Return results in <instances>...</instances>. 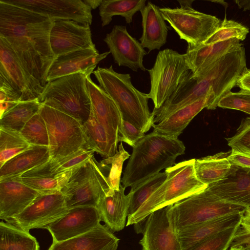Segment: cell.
<instances>
[{
	"label": "cell",
	"instance_id": "obj_1",
	"mask_svg": "<svg viewBox=\"0 0 250 250\" xmlns=\"http://www.w3.org/2000/svg\"><path fill=\"white\" fill-rule=\"evenodd\" d=\"M54 22L48 17L0 0V37L43 89L55 60L50 42Z\"/></svg>",
	"mask_w": 250,
	"mask_h": 250
},
{
	"label": "cell",
	"instance_id": "obj_2",
	"mask_svg": "<svg viewBox=\"0 0 250 250\" xmlns=\"http://www.w3.org/2000/svg\"><path fill=\"white\" fill-rule=\"evenodd\" d=\"M246 68L245 50L242 45L225 55L200 76L192 77L191 73L158 110V114L165 118L211 92L214 95L211 109H215L219 100L235 86L238 78Z\"/></svg>",
	"mask_w": 250,
	"mask_h": 250
},
{
	"label": "cell",
	"instance_id": "obj_3",
	"mask_svg": "<svg viewBox=\"0 0 250 250\" xmlns=\"http://www.w3.org/2000/svg\"><path fill=\"white\" fill-rule=\"evenodd\" d=\"M183 143L178 138L153 131L145 135L133 147L121 180L125 188L131 187L175 165V160L185 153Z\"/></svg>",
	"mask_w": 250,
	"mask_h": 250
},
{
	"label": "cell",
	"instance_id": "obj_4",
	"mask_svg": "<svg viewBox=\"0 0 250 250\" xmlns=\"http://www.w3.org/2000/svg\"><path fill=\"white\" fill-rule=\"evenodd\" d=\"M99 86L110 96L118 108L122 119L133 124L144 133L154 124V115L150 113L147 94L137 89L129 74L116 72L109 67H98L94 71Z\"/></svg>",
	"mask_w": 250,
	"mask_h": 250
},
{
	"label": "cell",
	"instance_id": "obj_5",
	"mask_svg": "<svg viewBox=\"0 0 250 250\" xmlns=\"http://www.w3.org/2000/svg\"><path fill=\"white\" fill-rule=\"evenodd\" d=\"M195 159L175 164L165 169V182L148 198L137 212L127 218L126 226H139L137 233L142 232L146 218L153 211L173 204L205 190L208 186L197 178L194 171Z\"/></svg>",
	"mask_w": 250,
	"mask_h": 250
},
{
	"label": "cell",
	"instance_id": "obj_6",
	"mask_svg": "<svg viewBox=\"0 0 250 250\" xmlns=\"http://www.w3.org/2000/svg\"><path fill=\"white\" fill-rule=\"evenodd\" d=\"M87 77L77 73L49 82L38 100L42 104L65 113L83 125L91 112Z\"/></svg>",
	"mask_w": 250,
	"mask_h": 250
},
{
	"label": "cell",
	"instance_id": "obj_7",
	"mask_svg": "<svg viewBox=\"0 0 250 250\" xmlns=\"http://www.w3.org/2000/svg\"><path fill=\"white\" fill-rule=\"evenodd\" d=\"M169 206L170 216L178 231L223 216L244 212L247 208L216 197L207 188Z\"/></svg>",
	"mask_w": 250,
	"mask_h": 250
},
{
	"label": "cell",
	"instance_id": "obj_8",
	"mask_svg": "<svg viewBox=\"0 0 250 250\" xmlns=\"http://www.w3.org/2000/svg\"><path fill=\"white\" fill-rule=\"evenodd\" d=\"M103 165L94 156L77 168L61 189L67 207L97 208L101 198L111 189Z\"/></svg>",
	"mask_w": 250,
	"mask_h": 250
},
{
	"label": "cell",
	"instance_id": "obj_9",
	"mask_svg": "<svg viewBox=\"0 0 250 250\" xmlns=\"http://www.w3.org/2000/svg\"><path fill=\"white\" fill-rule=\"evenodd\" d=\"M147 71L151 83L147 96L153 103V110L160 108L191 73L185 54L169 48L158 53L153 66Z\"/></svg>",
	"mask_w": 250,
	"mask_h": 250
},
{
	"label": "cell",
	"instance_id": "obj_10",
	"mask_svg": "<svg viewBox=\"0 0 250 250\" xmlns=\"http://www.w3.org/2000/svg\"><path fill=\"white\" fill-rule=\"evenodd\" d=\"M40 112L48 130L50 158L67 156L85 148L82 124L78 120L42 104Z\"/></svg>",
	"mask_w": 250,
	"mask_h": 250
},
{
	"label": "cell",
	"instance_id": "obj_11",
	"mask_svg": "<svg viewBox=\"0 0 250 250\" xmlns=\"http://www.w3.org/2000/svg\"><path fill=\"white\" fill-rule=\"evenodd\" d=\"M165 20L188 43V49L202 44L218 28L221 21L216 17L195 10L192 7L160 8Z\"/></svg>",
	"mask_w": 250,
	"mask_h": 250
},
{
	"label": "cell",
	"instance_id": "obj_12",
	"mask_svg": "<svg viewBox=\"0 0 250 250\" xmlns=\"http://www.w3.org/2000/svg\"><path fill=\"white\" fill-rule=\"evenodd\" d=\"M68 209L61 191L40 192L21 213L5 221L29 231L32 229H44Z\"/></svg>",
	"mask_w": 250,
	"mask_h": 250
},
{
	"label": "cell",
	"instance_id": "obj_13",
	"mask_svg": "<svg viewBox=\"0 0 250 250\" xmlns=\"http://www.w3.org/2000/svg\"><path fill=\"white\" fill-rule=\"evenodd\" d=\"M0 86L13 90L21 101L38 99L43 90L24 68L9 45L0 37Z\"/></svg>",
	"mask_w": 250,
	"mask_h": 250
},
{
	"label": "cell",
	"instance_id": "obj_14",
	"mask_svg": "<svg viewBox=\"0 0 250 250\" xmlns=\"http://www.w3.org/2000/svg\"><path fill=\"white\" fill-rule=\"evenodd\" d=\"M48 17L54 21H73L90 25L91 9L83 0H1Z\"/></svg>",
	"mask_w": 250,
	"mask_h": 250
},
{
	"label": "cell",
	"instance_id": "obj_15",
	"mask_svg": "<svg viewBox=\"0 0 250 250\" xmlns=\"http://www.w3.org/2000/svg\"><path fill=\"white\" fill-rule=\"evenodd\" d=\"M169 208L157 209L146 218L139 242L143 250H183Z\"/></svg>",
	"mask_w": 250,
	"mask_h": 250
},
{
	"label": "cell",
	"instance_id": "obj_16",
	"mask_svg": "<svg viewBox=\"0 0 250 250\" xmlns=\"http://www.w3.org/2000/svg\"><path fill=\"white\" fill-rule=\"evenodd\" d=\"M50 42L55 59L74 52L96 48L90 25L73 21H54L50 32Z\"/></svg>",
	"mask_w": 250,
	"mask_h": 250
},
{
	"label": "cell",
	"instance_id": "obj_17",
	"mask_svg": "<svg viewBox=\"0 0 250 250\" xmlns=\"http://www.w3.org/2000/svg\"><path fill=\"white\" fill-rule=\"evenodd\" d=\"M98 208L83 206L69 208L67 212L45 227L53 242H61L84 234L100 224Z\"/></svg>",
	"mask_w": 250,
	"mask_h": 250
},
{
	"label": "cell",
	"instance_id": "obj_18",
	"mask_svg": "<svg viewBox=\"0 0 250 250\" xmlns=\"http://www.w3.org/2000/svg\"><path fill=\"white\" fill-rule=\"evenodd\" d=\"M104 41L119 66L127 67L133 71L146 70L143 59L147 53L141 43L128 33L125 26L114 25Z\"/></svg>",
	"mask_w": 250,
	"mask_h": 250
},
{
	"label": "cell",
	"instance_id": "obj_19",
	"mask_svg": "<svg viewBox=\"0 0 250 250\" xmlns=\"http://www.w3.org/2000/svg\"><path fill=\"white\" fill-rule=\"evenodd\" d=\"M207 189L222 200L249 208L250 168L231 164L228 174L222 180L208 185Z\"/></svg>",
	"mask_w": 250,
	"mask_h": 250
},
{
	"label": "cell",
	"instance_id": "obj_20",
	"mask_svg": "<svg viewBox=\"0 0 250 250\" xmlns=\"http://www.w3.org/2000/svg\"><path fill=\"white\" fill-rule=\"evenodd\" d=\"M110 52L99 53L96 48L74 52L54 61L48 72L47 83L64 76L82 73L86 76L93 73L97 64Z\"/></svg>",
	"mask_w": 250,
	"mask_h": 250
},
{
	"label": "cell",
	"instance_id": "obj_21",
	"mask_svg": "<svg viewBox=\"0 0 250 250\" xmlns=\"http://www.w3.org/2000/svg\"><path fill=\"white\" fill-rule=\"evenodd\" d=\"M91 103V111L96 120L106 130L113 142L118 145V135L122 123L121 114L113 100L98 85L86 78Z\"/></svg>",
	"mask_w": 250,
	"mask_h": 250
},
{
	"label": "cell",
	"instance_id": "obj_22",
	"mask_svg": "<svg viewBox=\"0 0 250 250\" xmlns=\"http://www.w3.org/2000/svg\"><path fill=\"white\" fill-rule=\"evenodd\" d=\"M40 192L24 184L20 177L0 180V219L6 220L20 214Z\"/></svg>",
	"mask_w": 250,
	"mask_h": 250
},
{
	"label": "cell",
	"instance_id": "obj_23",
	"mask_svg": "<svg viewBox=\"0 0 250 250\" xmlns=\"http://www.w3.org/2000/svg\"><path fill=\"white\" fill-rule=\"evenodd\" d=\"M119 239L101 224L91 230L61 242H53L48 250H117Z\"/></svg>",
	"mask_w": 250,
	"mask_h": 250
},
{
	"label": "cell",
	"instance_id": "obj_24",
	"mask_svg": "<svg viewBox=\"0 0 250 250\" xmlns=\"http://www.w3.org/2000/svg\"><path fill=\"white\" fill-rule=\"evenodd\" d=\"M237 39L216 43L201 44L187 50L185 54L192 77H198L204 73L214 63L228 53L243 45Z\"/></svg>",
	"mask_w": 250,
	"mask_h": 250
},
{
	"label": "cell",
	"instance_id": "obj_25",
	"mask_svg": "<svg viewBox=\"0 0 250 250\" xmlns=\"http://www.w3.org/2000/svg\"><path fill=\"white\" fill-rule=\"evenodd\" d=\"M125 189L121 184L117 189H110L97 207L101 221L112 232L119 231L125 227L130 200V195L125 193Z\"/></svg>",
	"mask_w": 250,
	"mask_h": 250
},
{
	"label": "cell",
	"instance_id": "obj_26",
	"mask_svg": "<svg viewBox=\"0 0 250 250\" xmlns=\"http://www.w3.org/2000/svg\"><path fill=\"white\" fill-rule=\"evenodd\" d=\"M214 95L210 93L202 98L172 112L157 124L153 131L161 135L178 138L193 118L204 108L211 109Z\"/></svg>",
	"mask_w": 250,
	"mask_h": 250
},
{
	"label": "cell",
	"instance_id": "obj_27",
	"mask_svg": "<svg viewBox=\"0 0 250 250\" xmlns=\"http://www.w3.org/2000/svg\"><path fill=\"white\" fill-rule=\"evenodd\" d=\"M140 12L143 27L140 43L149 52L160 49L167 42L168 29L160 8L148 1Z\"/></svg>",
	"mask_w": 250,
	"mask_h": 250
},
{
	"label": "cell",
	"instance_id": "obj_28",
	"mask_svg": "<svg viewBox=\"0 0 250 250\" xmlns=\"http://www.w3.org/2000/svg\"><path fill=\"white\" fill-rule=\"evenodd\" d=\"M244 212L227 215L178 231L183 250L223 230L240 225Z\"/></svg>",
	"mask_w": 250,
	"mask_h": 250
},
{
	"label": "cell",
	"instance_id": "obj_29",
	"mask_svg": "<svg viewBox=\"0 0 250 250\" xmlns=\"http://www.w3.org/2000/svg\"><path fill=\"white\" fill-rule=\"evenodd\" d=\"M95 152L85 148L70 155L50 158L46 162L27 171L21 177H56L73 171L94 156Z\"/></svg>",
	"mask_w": 250,
	"mask_h": 250
},
{
	"label": "cell",
	"instance_id": "obj_30",
	"mask_svg": "<svg viewBox=\"0 0 250 250\" xmlns=\"http://www.w3.org/2000/svg\"><path fill=\"white\" fill-rule=\"evenodd\" d=\"M49 159L48 146H32L9 159L0 167V180L20 177Z\"/></svg>",
	"mask_w": 250,
	"mask_h": 250
},
{
	"label": "cell",
	"instance_id": "obj_31",
	"mask_svg": "<svg viewBox=\"0 0 250 250\" xmlns=\"http://www.w3.org/2000/svg\"><path fill=\"white\" fill-rule=\"evenodd\" d=\"M82 127L85 148L92 150L105 158L116 154L118 145L113 142L92 111L88 119L82 125Z\"/></svg>",
	"mask_w": 250,
	"mask_h": 250
},
{
	"label": "cell",
	"instance_id": "obj_32",
	"mask_svg": "<svg viewBox=\"0 0 250 250\" xmlns=\"http://www.w3.org/2000/svg\"><path fill=\"white\" fill-rule=\"evenodd\" d=\"M230 151L195 159L194 171L197 178L208 185L224 179L229 173L231 164L227 157Z\"/></svg>",
	"mask_w": 250,
	"mask_h": 250
},
{
	"label": "cell",
	"instance_id": "obj_33",
	"mask_svg": "<svg viewBox=\"0 0 250 250\" xmlns=\"http://www.w3.org/2000/svg\"><path fill=\"white\" fill-rule=\"evenodd\" d=\"M0 250H40L35 237L8 222L0 223Z\"/></svg>",
	"mask_w": 250,
	"mask_h": 250
},
{
	"label": "cell",
	"instance_id": "obj_34",
	"mask_svg": "<svg viewBox=\"0 0 250 250\" xmlns=\"http://www.w3.org/2000/svg\"><path fill=\"white\" fill-rule=\"evenodd\" d=\"M145 0H103L99 8L103 27L108 25L113 17L121 16L130 24L133 16L145 6Z\"/></svg>",
	"mask_w": 250,
	"mask_h": 250
},
{
	"label": "cell",
	"instance_id": "obj_35",
	"mask_svg": "<svg viewBox=\"0 0 250 250\" xmlns=\"http://www.w3.org/2000/svg\"><path fill=\"white\" fill-rule=\"evenodd\" d=\"M42 106L38 98L20 101L0 116V128L20 132L29 120L40 111Z\"/></svg>",
	"mask_w": 250,
	"mask_h": 250
},
{
	"label": "cell",
	"instance_id": "obj_36",
	"mask_svg": "<svg viewBox=\"0 0 250 250\" xmlns=\"http://www.w3.org/2000/svg\"><path fill=\"white\" fill-rule=\"evenodd\" d=\"M167 172H159L131 187L127 218L131 217L148 198L165 182Z\"/></svg>",
	"mask_w": 250,
	"mask_h": 250
},
{
	"label": "cell",
	"instance_id": "obj_37",
	"mask_svg": "<svg viewBox=\"0 0 250 250\" xmlns=\"http://www.w3.org/2000/svg\"><path fill=\"white\" fill-rule=\"evenodd\" d=\"M31 147L20 132L0 128V167Z\"/></svg>",
	"mask_w": 250,
	"mask_h": 250
},
{
	"label": "cell",
	"instance_id": "obj_38",
	"mask_svg": "<svg viewBox=\"0 0 250 250\" xmlns=\"http://www.w3.org/2000/svg\"><path fill=\"white\" fill-rule=\"evenodd\" d=\"M20 133L32 146H49L46 125L40 111L29 120Z\"/></svg>",
	"mask_w": 250,
	"mask_h": 250
},
{
	"label": "cell",
	"instance_id": "obj_39",
	"mask_svg": "<svg viewBox=\"0 0 250 250\" xmlns=\"http://www.w3.org/2000/svg\"><path fill=\"white\" fill-rule=\"evenodd\" d=\"M249 29L241 23L232 20H228L225 16L215 32L202 44L221 42L232 39L244 41Z\"/></svg>",
	"mask_w": 250,
	"mask_h": 250
},
{
	"label": "cell",
	"instance_id": "obj_40",
	"mask_svg": "<svg viewBox=\"0 0 250 250\" xmlns=\"http://www.w3.org/2000/svg\"><path fill=\"white\" fill-rule=\"evenodd\" d=\"M74 171L56 177H20L24 184L39 192L61 191L67 183Z\"/></svg>",
	"mask_w": 250,
	"mask_h": 250
},
{
	"label": "cell",
	"instance_id": "obj_41",
	"mask_svg": "<svg viewBox=\"0 0 250 250\" xmlns=\"http://www.w3.org/2000/svg\"><path fill=\"white\" fill-rule=\"evenodd\" d=\"M240 225L223 230L186 250H227Z\"/></svg>",
	"mask_w": 250,
	"mask_h": 250
},
{
	"label": "cell",
	"instance_id": "obj_42",
	"mask_svg": "<svg viewBox=\"0 0 250 250\" xmlns=\"http://www.w3.org/2000/svg\"><path fill=\"white\" fill-rule=\"evenodd\" d=\"M130 156L121 143L119 146V150L114 156L102 161L107 170V179L111 189H117L119 188L124 162Z\"/></svg>",
	"mask_w": 250,
	"mask_h": 250
},
{
	"label": "cell",
	"instance_id": "obj_43",
	"mask_svg": "<svg viewBox=\"0 0 250 250\" xmlns=\"http://www.w3.org/2000/svg\"><path fill=\"white\" fill-rule=\"evenodd\" d=\"M236 131L226 139L228 145L231 149L250 155V117L243 119Z\"/></svg>",
	"mask_w": 250,
	"mask_h": 250
},
{
	"label": "cell",
	"instance_id": "obj_44",
	"mask_svg": "<svg viewBox=\"0 0 250 250\" xmlns=\"http://www.w3.org/2000/svg\"><path fill=\"white\" fill-rule=\"evenodd\" d=\"M217 106L240 110L250 115V92L242 90L237 92L230 91L219 100Z\"/></svg>",
	"mask_w": 250,
	"mask_h": 250
},
{
	"label": "cell",
	"instance_id": "obj_45",
	"mask_svg": "<svg viewBox=\"0 0 250 250\" xmlns=\"http://www.w3.org/2000/svg\"><path fill=\"white\" fill-rule=\"evenodd\" d=\"M145 133L133 124L123 119L119 132V142H123L133 147L144 136Z\"/></svg>",
	"mask_w": 250,
	"mask_h": 250
},
{
	"label": "cell",
	"instance_id": "obj_46",
	"mask_svg": "<svg viewBox=\"0 0 250 250\" xmlns=\"http://www.w3.org/2000/svg\"><path fill=\"white\" fill-rule=\"evenodd\" d=\"M21 101L19 96L12 89L0 86V116Z\"/></svg>",
	"mask_w": 250,
	"mask_h": 250
},
{
	"label": "cell",
	"instance_id": "obj_47",
	"mask_svg": "<svg viewBox=\"0 0 250 250\" xmlns=\"http://www.w3.org/2000/svg\"><path fill=\"white\" fill-rule=\"evenodd\" d=\"M239 246L244 247L245 250L250 248V229H245L239 227L230 248Z\"/></svg>",
	"mask_w": 250,
	"mask_h": 250
},
{
	"label": "cell",
	"instance_id": "obj_48",
	"mask_svg": "<svg viewBox=\"0 0 250 250\" xmlns=\"http://www.w3.org/2000/svg\"><path fill=\"white\" fill-rule=\"evenodd\" d=\"M231 164L250 168V155L231 149L227 157Z\"/></svg>",
	"mask_w": 250,
	"mask_h": 250
},
{
	"label": "cell",
	"instance_id": "obj_49",
	"mask_svg": "<svg viewBox=\"0 0 250 250\" xmlns=\"http://www.w3.org/2000/svg\"><path fill=\"white\" fill-rule=\"evenodd\" d=\"M236 86L240 90L250 92V69L246 68L238 78Z\"/></svg>",
	"mask_w": 250,
	"mask_h": 250
},
{
	"label": "cell",
	"instance_id": "obj_50",
	"mask_svg": "<svg viewBox=\"0 0 250 250\" xmlns=\"http://www.w3.org/2000/svg\"><path fill=\"white\" fill-rule=\"evenodd\" d=\"M240 227L245 229H250V207L248 208L243 214Z\"/></svg>",
	"mask_w": 250,
	"mask_h": 250
},
{
	"label": "cell",
	"instance_id": "obj_51",
	"mask_svg": "<svg viewBox=\"0 0 250 250\" xmlns=\"http://www.w3.org/2000/svg\"><path fill=\"white\" fill-rule=\"evenodd\" d=\"M83 2L91 10L95 9L100 6L103 0H83Z\"/></svg>",
	"mask_w": 250,
	"mask_h": 250
},
{
	"label": "cell",
	"instance_id": "obj_52",
	"mask_svg": "<svg viewBox=\"0 0 250 250\" xmlns=\"http://www.w3.org/2000/svg\"><path fill=\"white\" fill-rule=\"evenodd\" d=\"M234 1L239 8H243L244 11L250 10V0H237Z\"/></svg>",
	"mask_w": 250,
	"mask_h": 250
},
{
	"label": "cell",
	"instance_id": "obj_53",
	"mask_svg": "<svg viewBox=\"0 0 250 250\" xmlns=\"http://www.w3.org/2000/svg\"><path fill=\"white\" fill-rule=\"evenodd\" d=\"M181 7H192L193 0H178Z\"/></svg>",
	"mask_w": 250,
	"mask_h": 250
},
{
	"label": "cell",
	"instance_id": "obj_54",
	"mask_svg": "<svg viewBox=\"0 0 250 250\" xmlns=\"http://www.w3.org/2000/svg\"><path fill=\"white\" fill-rule=\"evenodd\" d=\"M229 250H246L242 246H234L230 247Z\"/></svg>",
	"mask_w": 250,
	"mask_h": 250
},
{
	"label": "cell",
	"instance_id": "obj_55",
	"mask_svg": "<svg viewBox=\"0 0 250 250\" xmlns=\"http://www.w3.org/2000/svg\"><path fill=\"white\" fill-rule=\"evenodd\" d=\"M211 1L218 3L219 4H220L225 7H227V4H228L227 3L225 2L224 1H221V0H211Z\"/></svg>",
	"mask_w": 250,
	"mask_h": 250
},
{
	"label": "cell",
	"instance_id": "obj_56",
	"mask_svg": "<svg viewBox=\"0 0 250 250\" xmlns=\"http://www.w3.org/2000/svg\"><path fill=\"white\" fill-rule=\"evenodd\" d=\"M246 250H250V248L247 249Z\"/></svg>",
	"mask_w": 250,
	"mask_h": 250
},
{
	"label": "cell",
	"instance_id": "obj_57",
	"mask_svg": "<svg viewBox=\"0 0 250 250\" xmlns=\"http://www.w3.org/2000/svg\"></svg>",
	"mask_w": 250,
	"mask_h": 250
}]
</instances>
